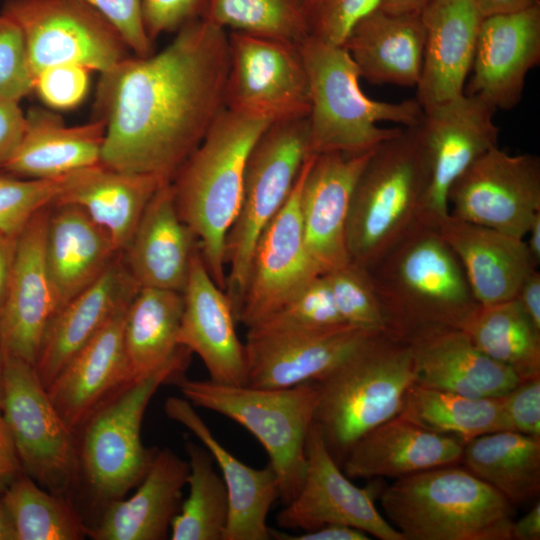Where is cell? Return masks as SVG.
Listing matches in <instances>:
<instances>
[{"label": "cell", "mask_w": 540, "mask_h": 540, "mask_svg": "<svg viewBox=\"0 0 540 540\" xmlns=\"http://www.w3.org/2000/svg\"><path fill=\"white\" fill-rule=\"evenodd\" d=\"M342 46L372 84L417 85L423 60L420 14L394 15L375 8L352 27Z\"/></svg>", "instance_id": "cell-34"}, {"label": "cell", "mask_w": 540, "mask_h": 540, "mask_svg": "<svg viewBox=\"0 0 540 540\" xmlns=\"http://www.w3.org/2000/svg\"><path fill=\"white\" fill-rule=\"evenodd\" d=\"M4 355L1 414L22 470L44 489L72 500L80 482L77 434L52 404L34 365Z\"/></svg>", "instance_id": "cell-11"}, {"label": "cell", "mask_w": 540, "mask_h": 540, "mask_svg": "<svg viewBox=\"0 0 540 540\" xmlns=\"http://www.w3.org/2000/svg\"><path fill=\"white\" fill-rule=\"evenodd\" d=\"M22 471L11 435L0 410V496Z\"/></svg>", "instance_id": "cell-54"}, {"label": "cell", "mask_w": 540, "mask_h": 540, "mask_svg": "<svg viewBox=\"0 0 540 540\" xmlns=\"http://www.w3.org/2000/svg\"><path fill=\"white\" fill-rule=\"evenodd\" d=\"M1 13L21 30L34 78L63 64L104 73L129 57L119 32L81 0H6Z\"/></svg>", "instance_id": "cell-12"}, {"label": "cell", "mask_w": 540, "mask_h": 540, "mask_svg": "<svg viewBox=\"0 0 540 540\" xmlns=\"http://www.w3.org/2000/svg\"><path fill=\"white\" fill-rule=\"evenodd\" d=\"M33 87L34 74L22 32L0 13V100L19 102Z\"/></svg>", "instance_id": "cell-47"}, {"label": "cell", "mask_w": 540, "mask_h": 540, "mask_svg": "<svg viewBox=\"0 0 540 540\" xmlns=\"http://www.w3.org/2000/svg\"><path fill=\"white\" fill-rule=\"evenodd\" d=\"M188 475V461L169 448H156L136 492L104 507L87 536L93 540L167 539Z\"/></svg>", "instance_id": "cell-28"}, {"label": "cell", "mask_w": 540, "mask_h": 540, "mask_svg": "<svg viewBox=\"0 0 540 540\" xmlns=\"http://www.w3.org/2000/svg\"><path fill=\"white\" fill-rule=\"evenodd\" d=\"M431 0H379L380 10L394 15L420 14Z\"/></svg>", "instance_id": "cell-59"}, {"label": "cell", "mask_w": 540, "mask_h": 540, "mask_svg": "<svg viewBox=\"0 0 540 540\" xmlns=\"http://www.w3.org/2000/svg\"><path fill=\"white\" fill-rule=\"evenodd\" d=\"M373 334L352 326L327 331H248L246 385L287 388L320 381Z\"/></svg>", "instance_id": "cell-18"}, {"label": "cell", "mask_w": 540, "mask_h": 540, "mask_svg": "<svg viewBox=\"0 0 540 540\" xmlns=\"http://www.w3.org/2000/svg\"><path fill=\"white\" fill-rule=\"evenodd\" d=\"M228 71L226 30L196 18L161 51L101 73V164L171 181L226 109Z\"/></svg>", "instance_id": "cell-1"}, {"label": "cell", "mask_w": 540, "mask_h": 540, "mask_svg": "<svg viewBox=\"0 0 540 540\" xmlns=\"http://www.w3.org/2000/svg\"><path fill=\"white\" fill-rule=\"evenodd\" d=\"M89 71L75 64L48 67L35 75L33 90L50 108H74L88 92Z\"/></svg>", "instance_id": "cell-48"}, {"label": "cell", "mask_w": 540, "mask_h": 540, "mask_svg": "<svg viewBox=\"0 0 540 540\" xmlns=\"http://www.w3.org/2000/svg\"><path fill=\"white\" fill-rule=\"evenodd\" d=\"M271 537L280 540H368L362 530L340 524H328L298 535H289L271 528Z\"/></svg>", "instance_id": "cell-53"}, {"label": "cell", "mask_w": 540, "mask_h": 540, "mask_svg": "<svg viewBox=\"0 0 540 540\" xmlns=\"http://www.w3.org/2000/svg\"><path fill=\"white\" fill-rule=\"evenodd\" d=\"M447 203L458 219L524 239L540 212V158L493 147L455 180Z\"/></svg>", "instance_id": "cell-15"}, {"label": "cell", "mask_w": 540, "mask_h": 540, "mask_svg": "<svg viewBox=\"0 0 540 540\" xmlns=\"http://www.w3.org/2000/svg\"><path fill=\"white\" fill-rule=\"evenodd\" d=\"M511 536L514 540L540 539V503L537 501L533 507L519 520H514Z\"/></svg>", "instance_id": "cell-58"}, {"label": "cell", "mask_w": 540, "mask_h": 540, "mask_svg": "<svg viewBox=\"0 0 540 540\" xmlns=\"http://www.w3.org/2000/svg\"><path fill=\"white\" fill-rule=\"evenodd\" d=\"M464 444L427 430L400 414L364 434L341 468L352 478H402L461 463Z\"/></svg>", "instance_id": "cell-29"}, {"label": "cell", "mask_w": 540, "mask_h": 540, "mask_svg": "<svg viewBox=\"0 0 540 540\" xmlns=\"http://www.w3.org/2000/svg\"><path fill=\"white\" fill-rule=\"evenodd\" d=\"M373 150L310 158L300 192V214L306 248L320 274L350 261L346 225L351 196Z\"/></svg>", "instance_id": "cell-19"}, {"label": "cell", "mask_w": 540, "mask_h": 540, "mask_svg": "<svg viewBox=\"0 0 540 540\" xmlns=\"http://www.w3.org/2000/svg\"><path fill=\"white\" fill-rule=\"evenodd\" d=\"M4 363H5V355L0 346V410H1L3 388H4Z\"/></svg>", "instance_id": "cell-62"}, {"label": "cell", "mask_w": 540, "mask_h": 540, "mask_svg": "<svg viewBox=\"0 0 540 540\" xmlns=\"http://www.w3.org/2000/svg\"><path fill=\"white\" fill-rule=\"evenodd\" d=\"M500 399L513 431L540 437V377L521 380Z\"/></svg>", "instance_id": "cell-50"}, {"label": "cell", "mask_w": 540, "mask_h": 540, "mask_svg": "<svg viewBox=\"0 0 540 540\" xmlns=\"http://www.w3.org/2000/svg\"><path fill=\"white\" fill-rule=\"evenodd\" d=\"M483 18L522 12L537 4L540 0H475Z\"/></svg>", "instance_id": "cell-57"}, {"label": "cell", "mask_w": 540, "mask_h": 540, "mask_svg": "<svg viewBox=\"0 0 540 540\" xmlns=\"http://www.w3.org/2000/svg\"><path fill=\"white\" fill-rule=\"evenodd\" d=\"M129 303L71 358L46 389L59 415L76 434L108 398L132 381L123 335Z\"/></svg>", "instance_id": "cell-24"}, {"label": "cell", "mask_w": 540, "mask_h": 540, "mask_svg": "<svg viewBox=\"0 0 540 540\" xmlns=\"http://www.w3.org/2000/svg\"><path fill=\"white\" fill-rule=\"evenodd\" d=\"M311 156L288 199L259 236L237 314L247 329L262 321L319 273L307 251L300 192Z\"/></svg>", "instance_id": "cell-17"}, {"label": "cell", "mask_w": 540, "mask_h": 540, "mask_svg": "<svg viewBox=\"0 0 540 540\" xmlns=\"http://www.w3.org/2000/svg\"><path fill=\"white\" fill-rule=\"evenodd\" d=\"M44 250L58 309L90 286L121 253L101 226L69 203L51 207Z\"/></svg>", "instance_id": "cell-32"}, {"label": "cell", "mask_w": 540, "mask_h": 540, "mask_svg": "<svg viewBox=\"0 0 540 540\" xmlns=\"http://www.w3.org/2000/svg\"><path fill=\"white\" fill-rule=\"evenodd\" d=\"M18 237L0 233V316L7 297Z\"/></svg>", "instance_id": "cell-56"}, {"label": "cell", "mask_w": 540, "mask_h": 540, "mask_svg": "<svg viewBox=\"0 0 540 540\" xmlns=\"http://www.w3.org/2000/svg\"><path fill=\"white\" fill-rule=\"evenodd\" d=\"M164 182L154 175L98 164L79 171L55 204L81 207L109 234L117 250L123 252L147 204Z\"/></svg>", "instance_id": "cell-35"}, {"label": "cell", "mask_w": 540, "mask_h": 540, "mask_svg": "<svg viewBox=\"0 0 540 540\" xmlns=\"http://www.w3.org/2000/svg\"><path fill=\"white\" fill-rule=\"evenodd\" d=\"M25 126V114L19 102L0 100V166L18 145Z\"/></svg>", "instance_id": "cell-52"}, {"label": "cell", "mask_w": 540, "mask_h": 540, "mask_svg": "<svg viewBox=\"0 0 540 540\" xmlns=\"http://www.w3.org/2000/svg\"><path fill=\"white\" fill-rule=\"evenodd\" d=\"M310 156L308 117L271 123L249 153L240 208L225 246L226 293L236 319L256 242L288 199Z\"/></svg>", "instance_id": "cell-10"}, {"label": "cell", "mask_w": 540, "mask_h": 540, "mask_svg": "<svg viewBox=\"0 0 540 540\" xmlns=\"http://www.w3.org/2000/svg\"><path fill=\"white\" fill-rule=\"evenodd\" d=\"M0 540H16L12 523L0 496Z\"/></svg>", "instance_id": "cell-61"}, {"label": "cell", "mask_w": 540, "mask_h": 540, "mask_svg": "<svg viewBox=\"0 0 540 540\" xmlns=\"http://www.w3.org/2000/svg\"><path fill=\"white\" fill-rule=\"evenodd\" d=\"M105 123L101 119L67 126L51 111L33 108L25 115L18 145L2 166L29 178H57L101 164Z\"/></svg>", "instance_id": "cell-33"}, {"label": "cell", "mask_w": 540, "mask_h": 540, "mask_svg": "<svg viewBox=\"0 0 540 540\" xmlns=\"http://www.w3.org/2000/svg\"><path fill=\"white\" fill-rule=\"evenodd\" d=\"M539 62L540 4L485 17L464 93L479 97L496 111L513 109L522 98L527 74Z\"/></svg>", "instance_id": "cell-21"}, {"label": "cell", "mask_w": 540, "mask_h": 540, "mask_svg": "<svg viewBox=\"0 0 540 540\" xmlns=\"http://www.w3.org/2000/svg\"><path fill=\"white\" fill-rule=\"evenodd\" d=\"M122 252L86 289L61 306L50 319L34 364L44 387L139 290Z\"/></svg>", "instance_id": "cell-25"}, {"label": "cell", "mask_w": 540, "mask_h": 540, "mask_svg": "<svg viewBox=\"0 0 540 540\" xmlns=\"http://www.w3.org/2000/svg\"><path fill=\"white\" fill-rule=\"evenodd\" d=\"M202 0H143L145 29L153 41L162 33L179 30L199 17Z\"/></svg>", "instance_id": "cell-51"}, {"label": "cell", "mask_w": 540, "mask_h": 540, "mask_svg": "<svg viewBox=\"0 0 540 540\" xmlns=\"http://www.w3.org/2000/svg\"><path fill=\"white\" fill-rule=\"evenodd\" d=\"M420 19L424 47L415 99L427 110L464 94L483 17L475 0H431Z\"/></svg>", "instance_id": "cell-23"}, {"label": "cell", "mask_w": 540, "mask_h": 540, "mask_svg": "<svg viewBox=\"0 0 540 540\" xmlns=\"http://www.w3.org/2000/svg\"><path fill=\"white\" fill-rule=\"evenodd\" d=\"M528 240L525 241L529 255L537 268L540 264V212L533 218L528 232Z\"/></svg>", "instance_id": "cell-60"}, {"label": "cell", "mask_w": 540, "mask_h": 540, "mask_svg": "<svg viewBox=\"0 0 540 540\" xmlns=\"http://www.w3.org/2000/svg\"><path fill=\"white\" fill-rule=\"evenodd\" d=\"M174 384L192 405L226 416L247 429L266 450L285 505L298 493L305 473V445L314 421L319 389L316 382L287 388L227 385L190 380Z\"/></svg>", "instance_id": "cell-8"}, {"label": "cell", "mask_w": 540, "mask_h": 540, "mask_svg": "<svg viewBox=\"0 0 540 540\" xmlns=\"http://www.w3.org/2000/svg\"><path fill=\"white\" fill-rule=\"evenodd\" d=\"M367 271L385 333L406 343L437 328L463 329L479 305L458 258L429 225L418 222Z\"/></svg>", "instance_id": "cell-2"}, {"label": "cell", "mask_w": 540, "mask_h": 540, "mask_svg": "<svg viewBox=\"0 0 540 540\" xmlns=\"http://www.w3.org/2000/svg\"><path fill=\"white\" fill-rule=\"evenodd\" d=\"M415 381L410 344L379 332L316 382L314 422L340 466L364 434L400 414Z\"/></svg>", "instance_id": "cell-4"}, {"label": "cell", "mask_w": 540, "mask_h": 540, "mask_svg": "<svg viewBox=\"0 0 540 540\" xmlns=\"http://www.w3.org/2000/svg\"><path fill=\"white\" fill-rule=\"evenodd\" d=\"M437 230L458 258L480 305L513 299L526 276L537 269L524 239L450 214Z\"/></svg>", "instance_id": "cell-31"}, {"label": "cell", "mask_w": 540, "mask_h": 540, "mask_svg": "<svg viewBox=\"0 0 540 540\" xmlns=\"http://www.w3.org/2000/svg\"><path fill=\"white\" fill-rule=\"evenodd\" d=\"M425 182L417 126L401 128L373 150L349 206L351 262L370 268L418 223Z\"/></svg>", "instance_id": "cell-7"}, {"label": "cell", "mask_w": 540, "mask_h": 540, "mask_svg": "<svg viewBox=\"0 0 540 540\" xmlns=\"http://www.w3.org/2000/svg\"><path fill=\"white\" fill-rule=\"evenodd\" d=\"M267 119L225 109L171 180L182 220L196 235L206 268L226 291V238L238 214L249 153Z\"/></svg>", "instance_id": "cell-3"}, {"label": "cell", "mask_w": 540, "mask_h": 540, "mask_svg": "<svg viewBox=\"0 0 540 540\" xmlns=\"http://www.w3.org/2000/svg\"><path fill=\"white\" fill-rule=\"evenodd\" d=\"M305 455L301 487L276 516L279 527L305 532L328 524H340L381 540H405L376 508L374 488L362 489L345 475L314 421L307 436Z\"/></svg>", "instance_id": "cell-16"}, {"label": "cell", "mask_w": 540, "mask_h": 540, "mask_svg": "<svg viewBox=\"0 0 540 540\" xmlns=\"http://www.w3.org/2000/svg\"><path fill=\"white\" fill-rule=\"evenodd\" d=\"M349 326L342 319L325 275H318L248 331H327Z\"/></svg>", "instance_id": "cell-43"}, {"label": "cell", "mask_w": 540, "mask_h": 540, "mask_svg": "<svg viewBox=\"0 0 540 540\" xmlns=\"http://www.w3.org/2000/svg\"><path fill=\"white\" fill-rule=\"evenodd\" d=\"M300 51L309 83L312 155L366 153L401 130L377 123H420L423 108L416 99L384 102L367 97L360 88L358 67L342 45L307 37Z\"/></svg>", "instance_id": "cell-6"}, {"label": "cell", "mask_w": 540, "mask_h": 540, "mask_svg": "<svg viewBox=\"0 0 540 540\" xmlns=\"http://www.w3.org/2000/svg\"><path fill=\"white\" fill-rule=\"evenodd\" d=\"M166 415L188 428L210 452L222 473L229 500V518L223 540H269L268 513L280 497L279 482L268 464L252 468L228 451L185 398L168 397Z\"/></svg>", "instance_id": "cell-26"}, {"label": "cell", "mask_w": 540, "mask_h": 540, "mask_svg": "<svg viewBox=\"0 0 540 540\" xmlns=\"http://www.w3.org/2000/svg\"><path fill=\"white\" fill-rule=\"evenodd\" d=\"M183 294L140 287L124 321V346L132 381L165 367L189 364L191 352L179 343Z\"/></svg>", "instance_id": "cell-36"}, {"label": "cell", "mask_w": 540, "mask_h": 540, "mask_svg": "<svg viewBox=\"0 0 540 540\" xmlns=\"http://www.w3.org/2000/svg\"><path fill=\"white\" fill-rule=\"evenodd\" d=\"M78 172L29 180L0 175V233L19 236L39 211L57 202Z\"/></svg>", "instance_id": "cell-44"}, {"label": "cell", "mask_w": 540, "mask_h": 540, "mask_svg": "<svg viewBox=\"0 0 540 540\" xmlns=\"http://www.w3.org/2000/svg\"><path fill=\"white\" fill-rule=\"evenodd\" d=\"M496 110L463 94L423 110L417 125L426 182L418 222L437 228L449 214L447 196L455 180L482 154L498 146Z\"/></svg>", "instance_id": "cell-13"}, {"label": "cell", "mask_w": 540, "mask_h": 540, "mask_svg": "<svg viewBox=\"0 0 540 540\" xmlns=\"http://www.w3.org/2000/svg\"><path fill=\"white\" fill-rule=\"evenodd\" d=\"M534 327L540 331V273L531 271L513 298Z\"/></svg>", "instance_id": "cell-55"}, {"label": "cell", "mask_w": 540, "mask_h": 540, "mask_svg": "<svg viewBox=\"0 0 540 540\" xmlns=\"http://www.w3.org/2000/svg\"><path fill=\"white\" fill-rule=\"evenodd\" d=\"M100 13L121 35L135 56L153 53L152 40L145 29L143 0H81Z\"/></svg>", "instance_id": "cell-49"}, {"label": "cell", "mask_w": 540, "mask_h": 540, "mask_svg": "<svg viewBox=\"0 0 540 540\" xmlns=\"http://www.w3.org/2000/svg\"><path fill=\"white\" fill-rule=\"evenodd\" d=\"M408 344L415 362V383L424 387L497 398L521 381L509 367L481 352L462 329L429 330Z\"/></svg>", "instance_id": "cell-30"}, {"label": "cell", "mask_w": 540, "mask_h": 540, "mask_svg": "<svg viewBox=\"0 0 540 540\" xmlns=\"http://www.w3.org/2000/svg\"><path fill=\"white\" fill-rule=\"evenodd\" d=\"M16 540H80L88 526L71 499L41 487L24 471L1 495Z\"/></svg>", "instance_id": "cell-40"}, {"label": "cell", "mask_w": 540, "mask_h": 540, "mask_svg": "<svg viewBox=\"0 0 540 540\" xmlns=\"http://www.w3.org/2000/svg\"><path fill=\"white\" fill-rule=\"evenodd\" d=\"M228 110L271 123L308 117L309 83L300 44L242 32L228 34Z\"/></svg>", "instance_id": "cell-14"}, {"label": "cell", "mask_w": 540, "mask_h": 540, "mask_svg": "<svg viewBox=\"0 0 540 540\" xmlns=\"http://www.w3.org/2000/svg\"><path fill=\"white\" fill-rule=\"evenodd\" d=\"M199 247L178 212L171 181H166L150 199L122 253L139 287L183 293L192 255Z\"/></svg>", "instance_id": "cell-27"}, {"label": "cell", "mask_w": 540, "mask_h": 540, "mask_svg": "<svg viewBox=\"0 0 540 540\" xmlns=\"http://www.w3.org/2000/svg\"><path fill=\"white\" fill-rule=\"evenodd\" d=\"M187 366L171 365L125 384L77 433L80 480L95 505L103 509L124 498L147 473L156 448L145 447L141 439L146 407L157 389L172 383Z\"/></svg>", "instance_id": "cell-9"}, {"label": "cell", "mask_w": 540, "mask_h": 540, "mask_svg": "<svg viewBox=\"0 0 540 540\" xmlns=\"http://www.w3.org/2000/svg\"><path fill=\"white\" fill-rule=\"evenodd\" d=\"M380 502L405 540H512L514 505L464 466L398 478Z\"/></svg>", "instance_id": "cell-5"}, {"label": "cell", "mask_w": 540, "mask_h": 540, "mask_svg": "<svg viewBox=\"0 0 540 540\" xmlns=\"http://www.w3.org/2000/svg\"><path fill=\"white\" fill-rule=\"evenodd\" d=\"M51 207L39 211L18 237L9 288L0 316L4 354L35 364L46 327L58 302L45 259Z\"/></svg>", "instance_id": "cell-20"}, {"label": "cell", "mask_w": 540, "mask_h": 540, "mask_svg": "<svg viewBox=\"0 0 540 540\" xmlns=\"http://www.w3.org/2000/svg\"><path fill=\"white\" fill-rule=\"evenodd\" d=\"M461 463L512 505L540 492V437L500 430L464 444Z\"/></svg>", "instance_id": "cell-37"}, {"label": "cell", "mask_w": 540, "mask_h": 540, "mask_svg": "<svg viewBox=\"0 0 540 540\" xmlns=\"http://www.w3.org/2000/svg\"><path fill=\"white\" fill-rule=\"evenodd\" d=\"M400 415L463 444L484 434L512 430L500 397L473 398L416 383L406 392Z\"/></svg>", "instance_id": "cell-38"}, {"label": "cell", "mask_w": 540, "mask_h": 540, "mask_svg": "<svg viewBox=\"0 0 540 540\" xmlns=\"http://www.w3.org/2000/svg\"><path fill=\"white\" fill-rule=\"evenodd\" d=\"M182 294L179 343L200 357L210 380L246 385V350L236 332L235 312L226 291L210 276L200 247L192 255Z\"/></svg>", "instance_id": "cell-22"}, {"label": "cell", "mask_w": 540, "mask_h": 540, "mask_svg": "<svg viewBox=\"0 0 540 540\" xmlns=\"http://www.w3.org/2000/svg\"><path fill=\"white\" fill-rule=\"evenodd\" d=\"M188 455V497L174 517L172 540H223L229 518V500L225 483L214 469L210 452L186 441Z\"/></svg>", "instance_id": "cell-41"}, {"label": "cell", "mask_w": 540, "mask_h": 540, "mask_svg": "<svg viewBox=\"0 0 540 540\" xmlns=\"http://www.w3.org/2000/svg\"><path fill=\"white\" fill-rule=\"evenodd\" d=\"M323 275L347 325L369 332H385L381 307L367 269L349 261Z\"/></svg>", "instance_id": "cell-45"}, {"label": "cell", "mask_w": 540, "mask_h": 540, "mask_svg": "<svg viewBox=\"0 0 540 540\" xmlns=\"http://www.w3.org/2000/svg\"><path fill=\"white\" fill-rule=\"evenodd\" d=\"M462 330L481 352L521 380L540 377V331L514 299L479 304Z\"/></svg>", "instance_id": "cell-39"}, {"label": "cell", "mask_w": 540, "mask_h": 540, "mask_svg": "<svg viewBox=\"0 0 540 540\" xmlns=\"http://www.w3.org/2000/svg\"><path fill=\"white\" fill-rule=\"evenodd\" d=\"M379 0H301L308 37L342 45L354 24Z\"/></svg>", "instance_id": "cell-46"}, {"label": "cell", "mask_w": 540, "mask_h": 540, "mask_svg": "<svg viewBox=\"0 0 540 540\" xmlns=\"http://www.w3.org/2000/svg\"><path fill=\"white\" fill-rule=\"evenodd\" d=\"M198 18L231 32L296 44L308 37L301 0H202Z\"/></svg>", "instance_id": "cell-42"}]
</instances>
